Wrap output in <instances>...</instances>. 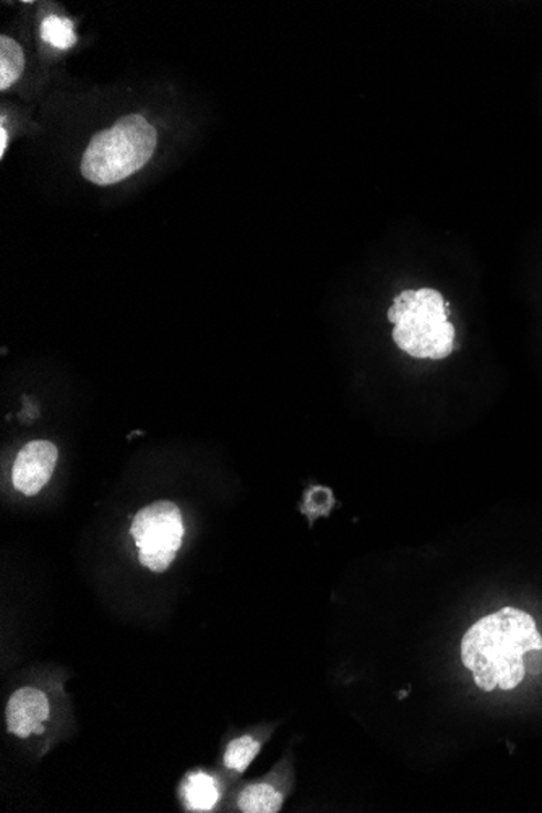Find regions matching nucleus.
Returning a JSON list of instances; mask_svg holds the SVG:
<instances>
[{
  "label": "nucleus",
  "instance_id": "obj_8",
  "mask_svg": "<svg viewBox=\"0 0 542 813\" xmlns=\"http://www.w3.org/2000/svg\"><path fill=\"white\" fill-rule=\"evenodd\" d=\"M274 725H260L226 743L222 752V767L232 776H241L253 760L262 752L267 740L273 734Z\"/></svg>",
  "mask_w": 542,
  "mask_h": 813
},
{
  "label": "nucleus",
  "instance_id": "obj_7",
  "mask_svg": "<svg viewBox=\"0 0 542 813\" xmlns=\"http://www.w3.org/2000/svg\"><path fill=\"white\" fill-rule=\"evenodd\" d=\"M58 455V447L48 440L27 444L13 463L12 481L17 491L23 496H37L50 482Z\"/></svg>",
  "mask_w": 542,
  "mask_h": 813
},
{
  "label": "nucleus",
  "instance_id": "obj_4",
  "mask_svg": "<svg viewBox=\"0 0 542 813\" xmlns=\"http://www.w3.org/2000/svg\"><path fill=\"white\" fill-rule=\"evenodd\" d=\"M138 549V561L155 573L169 569L183 545L184 521L179 507L158 500L135 515L131 528Z\"/></svg>",
  "mask_w": 542,
  "mask_h": 813
},
{
  "label": "nucleus",
  "instance_id": "obj_11",
  "mask_svg": "<svg viewBox=\"0 0 542 813\" xmlns=\"http://www.w3.org/2000/svg\"><path fill=\"white\" fill-rule=\"evenodd\" d=\"M41 38L58 50H71L76 43L74 22L65 17H46L41 23Z\"/></svg>",
  "mask_w": 542,
  "mask_h": 813
},
{
  "label": "nucleus",
  "instance_id": "obj_5",
  "mask_svg": "<svg viewBox=\"0 0 542 813\" xmlns=\"http://www.w3.org/2000/svg\"><path fill=\"white\" fill-rule=\"evenodd\" d=\"M293 788V759L286 755L265 776L242 784L236 791L232 809L242 813H278Z\"/></svg>",
  "mask_w": 542,
  "mask_h": 813
},
{
  "label": "nucleus",
  "instance_id": "obj_12",
  "mask_svg": "<svg viewBox=\"0 0 542 813\" xmlns=\"http://www.w3.org/2000/svg\"><path fill=\"white\" fill-rule=\"evenodd\" d=\"M333 493L326 488H312L311 491L305 492V500L302 503V512L309 517V520L314 521L315 518L329 515L330 510L333 509Z\"/></svg>",
  "mask_w": 542,
  "mask_h": 813
},
{
  "label": "nucleus",
  "instance_id": "obj_10",
  "mask_svg": "<svg viewBox=\"0 0 542 813\" xmlns=\"http://www.w3.org/2000/svg\"><path fill=\"white\" fill-rule=\"evenodd\" d=\"M25 69L22 48L9 37L0 38V90L10 88Z\"/></svg>",
  "mask_w": 542,
  "mask_h": 813
},
{
  "label": "nucleus",
  "instance_id": "obj_2",
  "mask_svg": "<svg viewBox=\"0 0 542 813\" xmlns=\"http://www.w3.org/2000/svg\"><path fill=\"white\" fill-rule=\"evenodd\" d=\"M448 305L439 291L406 290L394 299L388 321L399 350L416 359L442 361L455 350V326L448 322Z\"/></svg>",
  "mask_w": 542,
  "mask_h": 813
},
{
  "label": "nucleus",
  "instance_id": "obj_3",
  "mask_svg": "<svg viewBox=\"0 0 542 813\" xmlns=\"http://www.w3.org/2000/svg\"><path fill=\"white\" fill-rule=\"evenodd\" d=\"M158 135L140 114L100 132L83 153L82 174L96 186H113L144 168L155 153Z\"/></svg>",
  "mask_w": 542,
  "mask_h": 813
},
{
  "label": "nucleus",
  "instance_id": "obj_13",
  "mask_svg": "<svg viewBox=\"0 0 542 813\" xmlns=\"http://www.w3.org/2000/svg\"><path fill=\"white\" fill-rule=\"evenodd\" d=\"M7 144H9V132H7V128L0 127V156L6 155L7 152Z\"/></svg>",
  "mask_w": 542,
  "mask_h": 813
},
{
  "label": "nucleus",
  "instance_id": "obj_9",
  "mask_svg": "<svg viewBox=\"0 0 542 813\" xmlns=\"http://www.w3.org/2000/svg\"><path fill=\"white\" fill-rule=\"evenodd\" d=\"M222 781L207 770H194L186 774L179 786V798L187 812H211L220 804Z\"/></svg>",
  "mask_w": 542,
  "mask_h": 813
},
{
  "label": "nucleus",
  "instance_id": "obj_1",
  "mask_svg": "<svg viewBox=\"0 0 542 813\" xmlns=\"http://www.w3.org/2000/svg\"><path fill=\"white\" fill-rule=\"evenodd\" d=\"M460 659L479 690H515L528 674H542V635L536 621L512 606L479 618L461 637Z\"/></svg>",
  "mask_w": 542,
  "mask_h": 813
},
{
  "label": "nucleus",
  "instance_id": "obj_6",
  "mask_svg": "<svg viewBox=\"0 0 542 813\" xmlns=\"http://www.w3.org/2000/svg\"><path fill=\"white\" fill-rule=\"evenodd\" d=\"M51 716L52 705L46 691L38 687H22L7 703V729L15 738L30 739L46 731Z\"/></svg>",
  "mask_w": 542,
  "mask_h": 813
}]
</instances>
